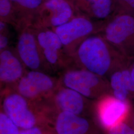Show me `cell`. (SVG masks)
Wrapping results in <instances>:
<instances>
[{
	"mask_svg": "<svg viewBox=\"0 0 134 134\" xmlns=\"http://www.w3.org/2000/svg\"></svg>",
	"mask_w": 134,
	"mask_h": 134,
	"instance_id": "cell-25",
	"label": "cell"
},
{
	"mask_svg": "<svg viewBox=\"0 0 134 134\" xmlns=\"http://www.w3.org/2000/svg\"><path fill=\"white\" fill-rule=\"evenodd\" d=\"M59 80L61 85L71 88L92 100L106 94H111L108 78L74 65L60 72Z\"/></svg>",
	"mask_w": 134,
	"mask_h": 134,
	"instance_id": "cell-3",
	"label": "cell"
},
{
	"mask_svg": "<svg viewBox=\"0 0 134 134\" xmlns=\"http://www.w3.org/2000/svg\"><path fill=\"white\" fill-rule=\"evenodd\" d=\"M82 14L97 21H105L115 14L114 0H77Z\"/></svg>",
	"mask_w": 134,
	"mask_h": 134,
	"instance_id": "cell-14",
	"label": "cell"
},
{
	"mask_svg": "<svg viewBox=\"0 0 134 134\" xmlns=\"http://www.w3.org/2000/svg\"><path fill=\"white\" fill-rule=\"evenodd\" d=\"M77 14L67 0H46L41 5L33 25L54 29L66 23Z\"/></svg>",
	"mask_w": 134,
	"mask_h": 134,
	"instance_id": "cell-11",
	"label": "cell"
},
{
	"mask_svg": "<svg viewBox=\"0 0 134 134\" xmlns=\"http://www.w3.org/2000/svg\"><path fill=\"white\" fill-rule=\"evenodd\" d=\"M21 129L1 110L0 113V134H19Z\"/></svg>",
	"mask_w": 134,
	"mask_h": 134,
	"instance_id": "cell-18",
	"label": "cell"
},
{
	"mask_svg": "<svg viewBox=\"0 0 134 134\" xmlns=\"http://www.w3.org/2000/svg\"><path fill=\"white\" fill-rule=\"evenodd\" d=\"M19 134H55L52 128L49 126L40 125L32 128L21 129Z\"/></svg>",
	"mask_w": 134,
	"mask_h": 134,
	"instance_id": "cell-22",
	"label": "cell"
},
{
	"mask_svg": "<svg viewBox=\"0 0 134 134\" xmlns=\"http://www.w3.org/2000/svg\"><path fill=\"white\" fill-rule=\"evenodd\" d=\"M10 24L0 20V51L10 46Z\"/></svg>",
	"mask_w": 134,
	"mask_h": 134,
	"instance_id": "cell-19",
	"label": "cell"
},
{
	"mask_svg": "<svg viewBox=\"0 0 134 134\" xmlns=\"http://www.w3.org/2000/svg\"><path fill=\"white\" fill-rule=\"evenodd\" d=\"M2 108L21 129L46 125V111L40 102L29 100L11 88L2 90Z\"/></svg>",
	"mask_w": 134,
	"mask_h": 134,
	"instance_id": "cell-2",
	"label": "cell"
},
{
	"mask_svg": "<svg viewBox=\"0 0 134 134\" xmlns=\"http://www.w3.org/2000/svg\"><path fill=\"white\" fill-rule=\"evenodd\" d=\"M27 70L14 47L10 46L0 51V81L2 90L13 88Z\"/></svg>",
	"mask_w": 134,
	"mask_h": 134,
	"instance_id": "cell-13",
	"label": "cell"
},
{
	"mask_svg": "<svg viewBox=\"0 0 134 134\" xmlns=\"http://www.w3.org/2000/svg\"><path fill=\"white\" fill-rule=\"evenodd\" d=\"M127 66L128 67L131 75L134 81V57L129 58Z\"/></svg>",
	"mask_w": 134,
	"mask_h": 134,
	"instance_id": "cell-23",
	"label": "cell"
},
{
	"mask_svg": "<svg viewBox=\"0 0 134 134\" xmlns=\"http://www.w3.org/2000/svg\"><path fill=\"white\" fill-rule=\"evenodd\" d=\"M104 21L95 20L80 14L66 23L52 29L60 39L66 53L71 58L85 39L100 32Z\"/></svg>",
	"mask_w": 134,
	"mask_h": 134,
	"instance_id": "cell-5",
	"label": "cell"
},
{
	"mask_svg": "<svg viewBox=\"0 0 134 134\" xmlns=\"http://www.w3.org/2000/svg\"><path fill=\"white\" fill-rule=\"evenodd\" d=\"M99 34L125 57H134V16L115 13L104 21Z\"/></svg>",
	"mask_w": 134,
	"mask_h": 134,
	"instance_id": "cell-4",
	"label": "cell"
},
{
	"mask_svg": "<svg viewBox=\"0 0 134 134\" xmlns=\"http://www.w3.org/2000/svg\"><path fill=\"white\" fill-rule=\"evenodd\" d=\"M72 65L108 78L124 67L129 58L125 57L100 34L85 39L72 55Z\"/></svg>",
	"mask_w": 134,
	"mask_h": 134,
	"instance_id": "cell-1",
	"label": "cell"
},
{
	"mask_svg": "<svg viewBox=\"0 0 134 134\" xmlns=\"http://www.w3.org/2000/svg\"><path fill=\"white\" fill-rule=\"evenodd\" d=\"M34 26L43 60L49 73L59 74L71 66L72 58L66 53L60 39L54 30Z\"/></svg>",
	"mask_w": 134,
	"mask_h": 134,
	"instance_id": "cell-6",
	"label": "cell"
},
{
	"mask_svg": "<svg viewBox=\"0 0 134 134\" xmlns=\"http://www.w3.org/2000/svg\"><path fill=\"white\" fill-rule=\"evenodd\" d=\"M0 18L1 21L10 24L16 31L19 28V18L10 0H0Z\"/></svg>",
	"mask_w": 134,
	"mask_h": 134,
	"instance_id": "cell-17",
	"label": "cell"
},
{
	"mask_svg": "<svg viewBox=\"0 0 134 134\" xmlns=\"http://www.w3.org/2000/svg\"><path fill=\"white\" fill-rule=\"evenodd\" d=\"M128 121L130 123V124L132 125V126L134 128V108L129 118L128 119Z\"/></svg>",
	"mask_w": 134,
	"mask_h": 134,
	"instance_id": "cell-24",
	"label": "cell"
},
{
	"mask_svg": "<svg viewBox=\"0 0 134 134\" xmlns=\"http://www.w3.org/2000/svg\"><path fill=\"white\" fill-rule=\"evenodd\" d=\"M16 32L14 48L26 69L50 74L43 60L33 24L26 25Z\"/></svg>",
	"mask_w": 134,
	"mask_h": 134,
	"instance_id": "cell-9",
	"label": "cell"
},
{
	"mask_svg": "<svg viewBox=\"0 0 134 134\" xmlns=\"http://www.w3.org/2000/svg\"><path fill=\"white\" fill-rule=\"evenodd\" d=\"M59 85V77L42 71L27 70L11 88L29 100L39 102L49 98Z\"/></svg>",
	"mask_w": 134,
	"mask_h": 134,
	"instance_id": "cell-8",
	"label": "cell"
},
{
	"mask_svg": "<svg viewBox=\"0 0 134 134\" xmlns=\"http://www.w3.org/2000/svg\"><path fill=\"white\" fill-rule=\"evenodd\" d=\"M134 107L111 93L93 101L92 109L96 122L106 132L116 125L128 120Z\"/></svg>",
	"mask_w": 134,
	"mask_h": 134,
	"instance_id": "cell-7",
	"label": "cell"
},
{
	"mask_svg": "<svg viewBox=\"0 0 134 134\" xmlns=\"http://www.w3.org/2000/svg\"><path fill=\"white\" fill-rule=\"evenodd\" d=\"M54 116L49 117L48 122L51 123L55 134H98L94 123L86 116L68 112L52 109ZM47 122V123H48Z\"/></svg>",
	"mask_w": 134,
	"mask_h": 134,
	"instance_id": "cell-12",
	"label": "cell"
},
{
	"mask_svg": "<svg viewBox=\"0 0 134 134\" xmlns=\"http://www.w3.org/2000/svg\"><path fill=\"white\" fill-rule=\"evenodd\" d=\"M106 133L107 134H134V128L127 120L116 125Z\"/></svg>",
	"mask_w": 134,
	"mask_h": 134,
	"instance_id": "cell-21",
	"label": "cell"
},
{
	"mask_svg": "<svg viewBox=\"0 0 134 134\" xmlns=\"http://www.w3.org/2000/svg\"><path fill=\"white\" fill-rule=\"evenodd\" d=\"M115 13H121L134 16V0H114Z\"/></svg>",
	"mask_w": 134,
	"mask_h": 134,
	"instance_id": "cell-20",
	"label": "cell"
},
{
	"mask_svg": "<svg viewBox=\"0 0 134 134\" xmlns=\"http://www.w3.org/2000/svg\"><path fill=\"white\" fill-rule=\"evenodd\" d=\"M19 10L17 15L19 22V29L24 25L33 24L43 0H10Z\"/></svg>",
	"mask_w": 134,
	"mask_h": 134,
	"instance_id": "cell-15",
	"label": "cell"
},
{
	"mask_svg": "<svg viewBox=\"0 0 134 134\" xmlns=\"http://www.w3.org/2000/svg\"><path fill=\"white\" fill-rule=\"evenodd\" d=\"M45 102L53 110L65 111L86 116L92 110L93 101L71 88L60 85Z\"/></svg>",
	"mask_w": 134,
	"mask_h": 134,
	"instance_id": "cell-10",
	"label": "cell"
},
{
	"mask_svg": "<svg viewBox=\"0 0 134 134\" xmlns=\"http://www.w3.org/2000/svg\"><path fill=\"white\" fill-rule=\"evenodd\" d=\"M108 79L109 82L111 94L119 100L129 102L132 104L121 68L113 72L108 77Z\"/></svg>",
	"mask_w": 134,
	"mask_h": 134,
	"instance_id": "cell-16",
	"label": "cell"
}]
</instances>
